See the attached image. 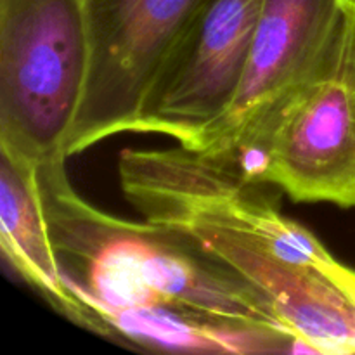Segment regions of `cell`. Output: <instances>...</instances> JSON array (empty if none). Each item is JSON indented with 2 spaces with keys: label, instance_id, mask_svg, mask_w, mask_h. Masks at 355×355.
Masks as SVG:
<instances>
[{
  "label": "cell",
  "instance_id": "6da1fadb",
  "mask_svg": "<svg viewBox=\"0 0 355 355\" xmlns=\"http://www.w3.org/2000/svg\"><path fill=\"white\" fill-rule=\"evenodd\" d=\"M118 175L144 220L184 232L257 288L300 352L355 354V270L281 214L267 184L180 144L121 153Z\"/></svg>",
  "mask_w": 355,
  "mask_h": 355
},
{
  "label": "cell",
  "instance_id": "7a4b0ae2",
  "mask_svg": "<svg viewBox=\"0 0 355 355\" xmlns=\"http://www.w3.org/2000/svg\"><path fill=\"white\" fill-rule=\"evenodd\" d=\"M64 162L38 165V184L62 277L82 309L80 328L99 335L101 312L172 309L295 336L257 288L193 238L92 207L73 189Z\"/></svg>",
  "mask_w": 355,
  "mask_h": 355
},
{
  "label": "cell",
  "instance_id": "3957f363",
  "mask_svg": "<svg viewBox=\"0 0 355 355\" xmlns=\"http://www.w3.org/2000/svg\"><path fill=\"white\" fill-rule=\"evenodd\" d=\"M83 0H0V149L68 158L90 73Z\"/></svg>",
  "mask_w": 355,
  "mask_h": 355
},
{
  "label": "cell",
  "instance_id": "277c9868",
  "mask_svg": "<svg viewBox=\"0 0 355 355\" xmlns=\"http://www.w3.org/2000/svg\"><path fill=\"white\" fill-rule=\"evenodd\" d=\"M345 16L340 0H266L231 107L189 149L260 182L277 120L324 68Z\"/></svg>",
  "mask_w": 355,
  "mask_h": 355
},
{
  "label": "cell",
  "instance_id": "5b68a950",
  "mask_svg": "<svg viewBox=\"0 0 355 355\" xmlns=\"http://www.w3.org/2000/svg\"><path fill=\"white\" fill-rule=\"evenodd\" d=\"M266 0H205L163 58L130 132L196 144L241 85Z\"/></svg>",
  "mask_w": 355,
  "mask_h": 355
},
{
  "label": "cell",
  "instance_id": "8992f818",
  "mask_svg": "<svg viewBox=\"0 0 355 355\" xmlns=\"http://www.w3.org/2000/svg\"><path fill=\"white\" fill-rule=\"evenodd\" d=\"M260 182L295 201L355 208V14L350 10L324 68L277 120Z\"/></svg>",
  "mask_w": 355,
  "mask_h": 355
},
{
  "label": "cell",
  "instance_id": "52a82bcc",
  "mask_svg": "<svg viewBox=\"0 0 355 355\" xmlns=\"http://www.w3.org/2000/svg\"><path fill=\"white\" fill-rule=\"evenodd\" d=\"M90 73L68 156L130 132L163 58L205 0H83Z\"/></svg>",
  "mask_w": 355,
  "mask_h": 355
},
{
  "label": "cell",
  "instance_id": "ba28073f",
  "mask_svg": "<svg viewBox=\"0 0 355 355\" xmlns=\"http://www.w3.org/2000/svg\"><path fill=\"white\" fill-rule=\"evenodd\" d=\"M0 248L45 304L82 326V309L62 277L49 232L38 166L6 149H0Z\"/></svg>",
  "mask_w": 355,
  "mask_h": 355
},
{
  "label": "cell",
  "instance_id": "9c48e42d",
  "mask_svg": "<svg viewBox=\"0 0 355 355\" xmlns=\"http://www.w3.org/2000/svg\"><path fill=\"white\" fill-rule=\"evenodd\" d=\"M127 347L166 352L298 354L295 336L218 321L172 309L110 311L99 314V335Z\"/></svg>",
  "mask_w": 355,
  "mask_h": 355
},
{
  "label": "cell",
  "instance_id": "30bf717a",
  "mask_svg": "<svg viewBox=\"0 0 355 355\" xmlns=\"http://www.w3.org/2000/svg\"><path fill=\"white\" fill-rule=\"evenodd\" d=\"M340 3H342L347 10L355 14V0H340Z\"/></svg>",
  "mask_w": 355,
  "mask_h": 355
}]
</instances>
